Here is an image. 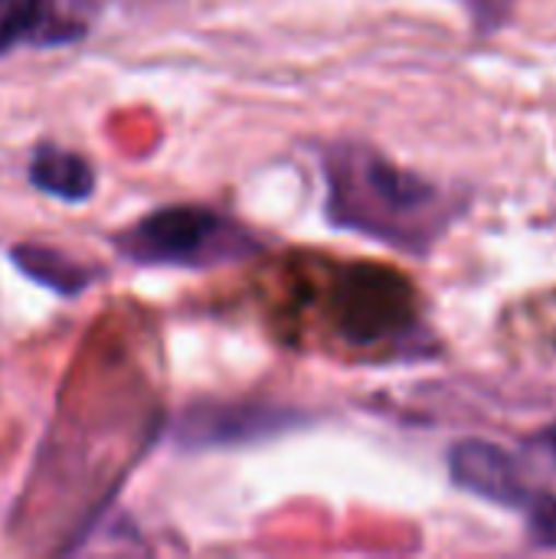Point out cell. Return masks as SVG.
Returning a JSON list of instances; mask_svg holds the SVG:
<instances>
[{"label": "cell", "mask_w": 556, "mask_h": 559, "mask_svg": "<svg viewBox=\"0 0 556 559\" xmlns=\"http://www.w3.org/2000/svg\"><path fill=\"white\" fill-rule=\"evenodd\" d=\"M324 213L338 229L377 239L410 255L429 252L462 216L465 200L380 151L341 141L321 154Z\"/></svg>", "instance_id": "obj_1"}, {"label": "cell", "mask_w": 556, "mask_h": 559, "mask_svg": "<svg viewBox=\"0 0 556 559\" xmlns=\"http://www.w3.org/2000/svg\"><path fill=\"white\" fill-rule=\"evenodd\" d=\"M118 249L138 265L220 269L262 252V242L233 216L210 206H164L118 236Z\"/></svg>", "instance_id": "obj_2"}, {"label": "cell", "mask_w": 556, "mask_h": 559, "mask_svg": "<svg viewBox=\"0 0 556 559\" xmlns=\"http://www.w3.org/2000/svg\"><path fill=\"white\" fill-rule=\"evenodd\" d=\"M334 301L341 331L354 344H377L397 337L416 321V301L410 285L387 269L357 265L344 272Z\"/></svg>", "instance_id": "obj_3"}, {"label": "cell", "mask_w": 556, "mask_h": 559, "mask_svg": "<svg viewBox=\"0 0 556 559\" xmlns=\"http://www.w3.org/2000/svg\"><path fill=\"white\" fill-rule=\"evenodd\" d=\"M449 472L462 491H469L482 501H492L498 508L528 511L537 495V491H531L518 459L485 439L459 442L449 452Z\"/></svg>", "instance_id": "obj_4"}, {"label": "cell", "mask_w": 556, "mask_h": 559, "mask_svg": "<svg viewBox=\"0 0 556 559\" xmlns=\"http://www.w3.org/2000/svg\"><path fill=\"white\" fill-rule=\"evenodd\" d=\"M295 416L272 406H252V403H213V406H193L184 413L177 426V439L187 449H210V445H239L252 439H265L272 432H282Z\"/></svg>", "instance_id": "obj_5"}, {"label": "cell", "mask_w": 556, "mask_h": 559, "mask_svg": "<svg viewBox=\"0 0 556 559\" xmlns=\"http://www.w3.org/2000/svg\"><path fill=\"white\" fill-rule=\"evenodd\" d=\"M10 259L26 278L39 282L43 288L66 295V298L85 292L95 278V269H88V265L75 262L72 255L49 249V246H13Z\"/></svg>", "instance_id": "obj_6"}, {"label": "cell", "mask_w": 556, "mask_h": 559, "mask_svg": "<svg viewBox=\"0 0 556 559\" xmlns=\"http://www.w3.org/2000/svg\"><path fill=\"white\" fill-rule=\"evenodd\" d=\"M29 180L43 193L59 197V200H72V203L88 200L95 190V170L88 167V160L72 154V151H59V147H43L33 157Z\"/></svg>", "instance_id": "obj_7"}, {"label": "cell", "mask_w": 556, "mask_h": 559, "mask_svg": "<svg viewBox=\"0 0 556 559\" xmlns=\"http://www.w3.org/2000/svg\"><path fill=\"white\" fill-rule=\"evenodd\" d=\"M43 16V0H0V56L20 39L36 33Z\"/></svg>", "instance_id": "obj_8"}, {"label": "cell", "mask_w": 556, "mask_h": 559, "mask_svg": "<svg viewBox=\"0 0 556 559\" xmlns=\"http://www.w3.org/2000/svg\"><path fill=\"white\" fill-rule=\"evenodd\" d=\"M472 20V29L478 36H492L498 29H505L514 16L518 0H459Z\"/></svg>", "instance_id": "obj_9"}, {"label": "cell", "mask_w": 556, "mask_h": 559, "mask_svg": "<svg viewBox=\"0 0 556 559\" xmlns=\"http://www.w3.org/2000/svg\"><path fill=\"white\" fill-rule=\"evenodd\" d=\"M528 527L541 547H556V495H534L528 508Z\"/></svg>", "instance_id": "obj_10"}, {"label": "cell", "mask_w": 556, "mask_h": 559, "mask_svg": "<svg viewBox=\"0 0 556 559\" xmlns=\"http://www.w3.org/2000/svg\"><path fill=\"white\" fill-rule=\"evenodd\" d=\"M537 445L544 449V455H547V459L554 462V468H556V423H554V426H547V429L541 432Z\"/></svg>", "instance_id": "obj_11"}]
</instances>
